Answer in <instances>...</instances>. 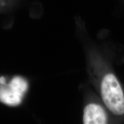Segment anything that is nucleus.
<instances>
[{
  "label": "nucleus",
  "mask_w": 124,
  "mask_h": 124,
  "mask_svg": "<svg viewBox=\"0 0 124 124\" xmlns=\"http://www.w3.org/2000/svg\"><path fill=\"white\" fill-rule=\"evenodd\" d=\"M101 95L106 106L117 116L124 114V94L116 77L108 74L103 77L101 83Z\"/></svg>",
  "instance_id": "obj_1"
},
{
  "label": "nucleus",
  "mask_w": 124,
  "mask_h": 124,
  "mask_svg": "<svg viewBox=\"0 0 124 124\" xmlns=\"http://www.w3.org/2000/svg\"><path fill=\"white\" fill-rule=\"evenodd\" d=\"M27 89L28 83L24 79L15 77L8 86L0 87V101L9 106L18 105Z\"/></svg>",
  "instance_id": "obj_2"
},
{
  "label": "nucleus",
  "mask_w": 124,
  "mask_h": 124,
  "mask_svg": "<svg viewBox=\"0 0 124 124\" xmlns=\"http://www.w3.org/2000/svg\"><path fill=\"white\" fill-rule=\"evenodd\" d=\"M0 83L1 85H5L6 84V79L4 77H1L0 78Z\"/></svg>",
  "instance_id": "obj_4"
},
{
  "label": "nucleus",
  "mask_w": 124,
  "mask_h": 124,
  "mask_svg": "<svg viewBox=\"0 0 124 124\" xmlns=\"http://www.w3.org/2000/svg\"><path fill=\"white\" fill-rule=\"evenodd\" d=\"M107 121L106 113L100 105L90 103L85 107L83 118L84 124H105Z\"/></svg>",
  "instance_id": "obj_3"
}]
</instances>
